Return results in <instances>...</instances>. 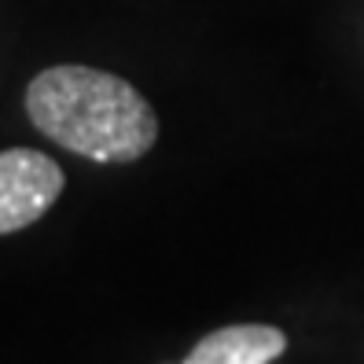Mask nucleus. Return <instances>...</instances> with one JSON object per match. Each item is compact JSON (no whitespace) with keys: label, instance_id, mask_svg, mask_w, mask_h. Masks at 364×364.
I'll return each mask as SVG.
<instances>
[{"label":"nucleus","instance_id":"1","mask_svg":"<svg viewBox=\"0 0 364 364\" xmlns=\"http://www.w3.org/2000/svg\"><path fill=\"white\" fill-rule=\"evenodd\" d=\"M26 114L63 151L92 162H136L159 140V114L136 85L85 63L41 70L26 85Z\"/></svg>","mask_w":364,"mask_h":364},{"label":"nucleus","instance_id":"2","mask_svg":"<svg viewBox=\"0 0 364 364\" xmlns=\"http://www.w3.org/2000/svg\"><path fill=\"white\" fill-rule=\"evenodd\" d=\"M67 177L55 159L33 147L0 151V235L23 232L55 206Z\"/></svg>","mask_w":364,"mask_h":364},{"label":"nucleus","instance_id":"3","mask_svg":"<svg viewBox=\"0 0 364 364\" xmlns=\"http://www.w3.org/2000/svg\"><path fill=\"white\" fill-rule=\"evenodd\" d=\"M287 335L272 324H228L203 335L181 364H272L284 357Z\"/></svg>","mask_w":364,"mask_h":364}]
</instances>
